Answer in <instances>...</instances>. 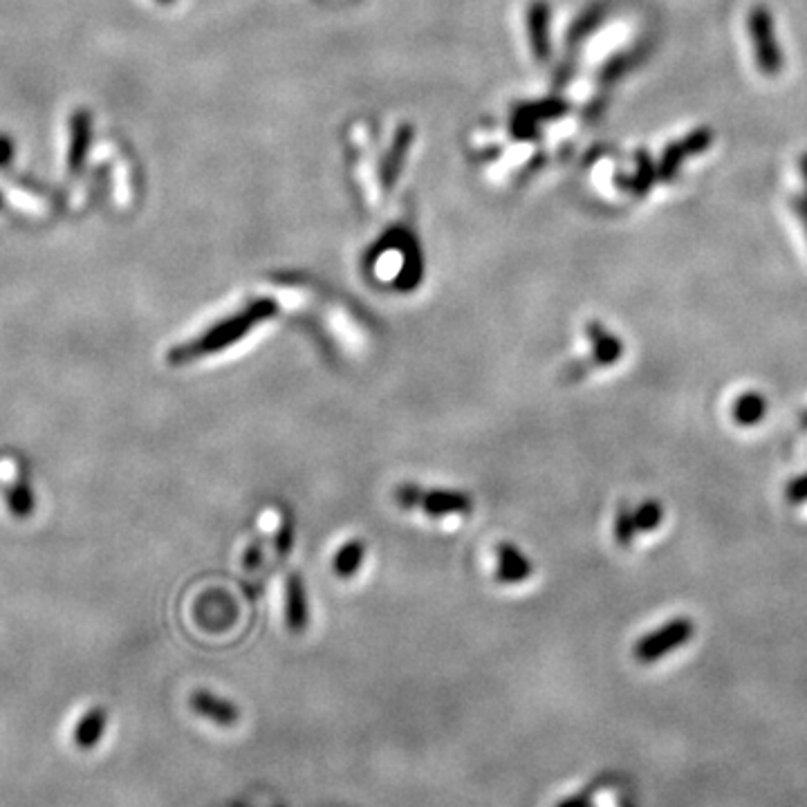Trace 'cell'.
Segmentation results:
<instances>
[{"mask_svg":"<svg viewBox=\"0 0 807 807\" xmlns=\"http://www.w3.org/2000/svg\"><path fill=\"white\" fill-rule=\"evenodd\" d=\"M556 807H588L586 799L583 796H572V799H565L563 803H559Z\"/></svg>","mask_w":807,"mask_h":807,"instance_id":"ffe728a7","label":"cell"},{"mask_svg":"<svg viewBox=\"0 0 807 807\" xmlns=\"http://www.w3.org/2000/svg\"><path fill=\"white\" fill-rule=\"evenodd\" d=\"M747 34L754 48L758 70L765 77H778L783 70V50L776 36V23L765 5H756L747 14Z\"/></svg>","mask_w":807,"mask_h":807,"instance_id":"7a4b0ae2","label":"cell"},{"mask_svg":"<svg viewBox=\"0 0 807 807\" xmlns=\"http://www.w3.org/2000/svg\"><path fill=\"white\" fill-rule=\"evenodd\" d=\"M767 415V400L763 393L747 391L736 397L731 404V420L738 426H756L765 420Z\"/></svg>","mask_w":807,"mask_h":807,"instance_id":"30bf717a","label":"cell"},{"mask_svg":"<svg viewBox=\"0 0 807 807\" xmlns=\"http://www.w3.org/2000/svg\"><path fill=\"white\" fill-rule=\"evenodd\" d=\"M785 500L792 505H803L807 503V473L794 478L790 485L785 487Z\"/></svg>","mask_w":807,"mask_h":807,"instance_id":"e0dca14e","label":"cell"},{"mask_svg":"<svg viewBox=\"0 0 807 807\" xmlns=\"http://www.w3.org/2000/svg\"><path fill=\"white\" fill-rule=\"evenodd\" d=\"M639 534L635 514L633 509L628 507V503H621L615 516V538L621 547H630L635 543V536Z\"/></svg>","mask_w":807,"mask_h":807,"instance_id":"9a60e30c","label":"cell"},{"mask_svg":"<svg viewBox=\"0 0 807 807\" xmlns=\"http://www.w3.org/2000/svg\"><path fill=\"white\" fill-rule=\"evenodd\" d=\"M801 422H803V426H807V413L803 415V420H801Z\"/></svg>","mask_w":807,"mask_h":807,"instance_id":"603a6c76","label":"cell"},{"mask_svg":"<svg viewBox=\"0 0 807 807\" xmlns=\"http://www.w3.org/2000/svg\"><path fill=\"white\" fill-rule=\"evenodd\" d=\"M713 144V131L707 126L702 128H695L680 142H673L669 148H666V153L662 155V162H660V175L664 180H671L673 175L677 173V169L689 160L691 155H700L704 151H709V146Z\"/></svg>","mask_w":807,"mask_h":807,"instance_id":"5b68a950","label":"cell"},{"mask_svg":"<svg viewBox=\"0 0 807 807\" xmlns=\"http://www.w3.org/2000/svg\"><path fill=\"white\" fill-rule=\"evenodd\" d=\"M7 507H9V512H12L16 518L32 516L36 503H34L32 489H30V485H27L25 480L14 482V485L7 489Z\"/></svg>","mask_w":807,"mask_h":807,"instance_id":"4fadbf2b","label":"cell"},{"mask_svg":"<svg viewBox=\"0 0 807 807\" xmlns=\"http://www.w3.org/2000/svg\"><path fill=\"white\" fill-rule=\"evenodd\" d=\"M415 509H422L426 516H465L473 512V498L467 491L458 489H420Z\"/></svg>","mask_w":807,"mask_h":807,"instance_id":"277c9868","label":"cell"},{"mask_svg":"<svg viewBox=\"0 0 807 807\" xmlns=\"http://www.w3.org/2000/svg\"><path fill=\"white\" fill-rule=\"evenodd\" d=\"M364 559H366V543L361 541V538H352V541L343 543L337 550L335 559H332V570H335L339 579H352L361 570Z\"/></svg>","mask_w":807,"mask_h":807,"instance_id":"8fae6325","label":"cell"},{"mask_svg":"<svg viewBox=\"0 0 807 807\" xmlns=\"http://www.w3.org/2000/svg\"><path fill=\"white\" fill-rule=\"evenodd\" d=\"M294 516L290 512H285L281 518V527H278V534H276V550L281 556L290 554L292 552V545H294Z\"/></svg>","mask_w":807,"mask_h":807,"instance_id":"2e32d148","label":"cell"},{"mask_svg":"<svg viewBox=\"0 0 807 807\" xmlns=\"http://www.w3.org/2000/svg\"><path fill=\"white\" fill-rule=\"evenodd\" d=\"M586 337L592 348V364L599 368H608L619 364V359L624 357V343L615 335V332L608 330L599 319H590L586 323Z\"/></svg>","mask_w":807,"mask_h":807,"instance_id":"ba28073f","label":"cell"},{"mask_svg":"<svg viewBox=\"0 0 807 807\" xmlns=\"http://www.w3.org/2000/svg\"><path fill=\"white\" fill-rule=\"evenodd\" d=\"M534 565L527 559L521 547L514 543H498L496 545V581L505 583V586H514V583H523L532 579Z\"/></svg>","mask_w":807,"mask_h":807,"instance_id":"52a82bcc","label":"cell"},{"mask_svg":"<svg viewBox=\"0 0 807 807\" xmlns=\"http://www.w3.org/2000/svg\"><path fill=\"white\" fill-rule=\"evenodd\" d=\"M801 175L805 180V189H807V153L801 157Z\"/></svg>","mask_w":807,"mask_h":807,"instance_id":"7402d4cb","label":"cell"},{"mask_svg":"<svg viewBox=\"0 0 807 807\" xmlns=\"http://www.w3.org/2000/svg\"><path fill=\"white\" fill-rule=\"evenodd\" d=\"M276 312H278L276 301L258 299L254 303H249L245 310L229 314V317H225L222 321L213 323V326L204 330L200 337L171 348L166 359H169L171 366H187L191 361L216 355V352L236 346V343L247 337L258 323L272 319Z\"/></svg>","mask_w":807,"mask_h":807,"instance_id":"6da1fadb","label":"cell"},{"mask_svg":"<svg viewBox=\"0 0 807 807\" xmlns=\"http://www.w3.org/2000/svg\"><path fill=\"white\" fill-rule=\"evenodd\" d=\"M792 209L796 213V218H799V222L803 225L805 238H807V198L805 196H794L792 198Z\"/></svg>","mask_w":807,"mask_h":807,"instance_id":"d6986e66","label":"cell"},{"mask_svg":"<svg viewBox=\"0 0 807 807\" xmlns=\"http://www.w3.org/2000/svg\"><path fill=\"white\" fill-rule=\"evenodd\" d=\"M106 711L104 709H90L83 713V718L79 720L77 729H74V742H77L79 749H92L104 736V729H106Z\"/></svg>","mask_w":807,"mask_h":807,"instance_id":"7c38bea8","label":"cell"},{"mask_svg":"<svg viewBox=\"0 0 807 807\" xmlns=\"http://www.w3.org/2000/svg\"><path fill=\"white\" fill-rule=\"evenodd\" d=\"M633 514H635V523H637L639 532H655L664 521V507L660 500H655V498L644 500L642 505L633 509Z\"/></svg>","mask_w":807,"mask_h":807,"instance_id":"5bb4252c","label":"cell"},{"mask_svg":"<svg viewBox=\"0 0 807 807\" xmlns=\"http://www.w3.org/2000/svg\"><path fill=\"white\" fill-rule=\"evenodd\" d=\"M9 153H12V146H9L7 139H0V164L9 160Z\"/></svg>","mask_w":807,"mask_h":807,"instance_id":"44dd1931","label":"cell"},{"mask_svg":"<svg viewBox=\"0 0 807 807\" xmlns=\"http://www.w3.org/2000/svg\"><path fill=\"white\" fill-rule=\"evenodd\" d=\"M189 707L191 711H196L198 716L207 718L218 727H234L240 720V709L234 702H229L225 698H220V695L204 689L193 691L189 695Z\"/></svg>","mask_w":807,"mask_h":807,"instance_id":"9c48e42d","label":"cell"},{"mask_svg":"<svg viewBox=\"0 0 807 807\" xmlns=\"http://www.w3.org/2000/svg\"><path fill=\"white\" fill-rule=\"evenodd\" d=\"M595 366L592 364V359L590 361H572V364L565 368V377H570V379H574V382H579V379H583L588 375V370Z\"/></svg>","mask_w":807,"mask_h":807,"instance_id":"ac0fdd59","label":"cell"},{"mask_svg":"<svg viewBox=\"0 0 807 807\" xmlns=\"http://www.w3.org/2000/svg\"><path fill=\"white\" fill-rule=\"evenodd\" d=\"M285 621L294 635H301L310 626L308 586L299 572H292L285 581Z\"/></svg>","mask_w":807,"mask_h":807,"instance_id":"8992f818","label":"cell"},{"mask_svg":"<svg viewBox=\"0 0 807 807\" xmlns=\"http://www.w3.org/2000/svg\"><path fill=\"white\" fill-rule=\"evenodd\" d=\"M693 633L695 624L689 617H675L671 621H666L660 628H655L653 633L637 639L633 651L635 660H639L642 664H653L657 660H662V657L671 655L686 642H691Z\"/></svg>","mask_w":807,"mask_h":807,"instance_id":"3957f363","label":"cell"}]
</instances>
